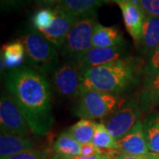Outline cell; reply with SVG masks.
I'll use <instances>...</instances> for the list:
<instances>
[{
	"instance_id": "2",
	"label": "cell",
	"mask_w": 159,
	"mask_h": 159,
	"mask_svg": "<svg viewBox=\"0 0 159 159\" xmlns=\"http://www.w3.org/2000/svg\"><path fill=\"white\" fill-rule=\"evenodd\" d=\"M134 80V65L129 58L124 57L84 71L81 90H97L117 95L130 87Z\"/></svg>"
},
{
	"instance_id": "7",
	"label": "cell",
	"mask_w": 159,
	"mask_h": 159,
	"mask_svg": "<svg viewBox=\"0 0 159 159\" xmlns=\"http://www.w3.org/2000/svg\"><path fill=\"white\" fill-rule=\"evenodd\" d=\"M82 74L79 63L60 64L52 74V81L57 93L76 99L82 88Z\"/></svg>"
},
{
	"instance_id": "27",
	"label": "cell",
	"mask_w": 159,
	"mask_h": 159,
	"mask_svg": "<svg viewBox=\"0 0 159 159\" xmlns=\"http://www.w3.org/2000/svg\"><path fill=\"white\" fill-rule=\"evenodd\" d=\"M31 0H0V6L3 11H16L30 3Z\"/></svg>"
},
{
	"instance_id": "28",
	"label": "cell",
	"mask_w": 159,
	"mask_h": 159,
	"mask_svg": "<svg viewBox=\"0 0 159 159\" xmlns=\"http://www.w3.org/2000/svg\"><path fill=\"white\" fill-rule=\"evenodd\" d=\"M98 154H103L102 150L97 148L92 142L89 143H85L80 145V156H94V155H98Z\"/></svg>"
},
{
	"instance_id": "35",
	"label": "cell",
	"mask_w": 159,
	"mask_h": 159,
	"mask_svg": "<svg viewBox=\"0 0 159 159\" xmlns=\"http://www.w3.org/2000/svg\"><path fill=\"white\" fill-rule=\"evenodd\" d=\"M131 1H133L135 5H137L138 6V4H139V2H140V0H131Z\"/></svg>"
},
{
	"instance_id": "33",
	"label": "cell",
	"mask_w": 159,
	"mask_h": 159,
	"mask_svg": "<svg viewBox=\"0 0 159 159\" xmlns=\"http://www.w3.org/2000/svg\"><path fill=\"white\" fill-rule=\"evenodd\" d=\"M50 159H65L62 156H59V155H57V154H55L53 157H51Z\"/></svg>"
},
{
	"instance_id": "20",
	"label": "cell",
	"mask_w": 159,
	"mask_h": 159,
	"mask_svg": "<svg viewBox=\"0 0 159 159\" xmlns=\"http://www.w3.org/2000/svg\"><path fill=\"white\" fill-rule=\"evenodd\" d=\"M96 124L97 123L93 122L90 119H80L66 131L80 144L89 143L92 142L95 134Z\"/></svg>"
},
{
	"instance_id": "32",
	"label": "cell",
	"mask_w": 159,
	"mask_h": 159,
	"mask_svg": "<svg viewBox=\"0 0 159 159\" xmlns=\"http://www.w3.org/2000/svg\"><path fill=\"white\" fill-rule=\"evenodd\" d=\"M148 154L145 156H132L127 154L120 153L113 157V159H148Z\"/></svg>"
},
{
	"instance_id": "34",
	"label": "cell",
	"mask_w": 159,
	"mask_h": 159,
	"mask_svg": "<svg viewBox=\"0 0 159 159\" xmlns=\"http://www.w3.org/2000/svg\"><path fill=\"white\" fill-rule=\"evenodd\" d=\"M148 159H157V158H156L155 157L153 156V154L152 153H148Z\"/></svg>"
},
{
	"instance_id": "31",
	"label": "cell",
	"mask_w": 159,
	"mask_h": 159,
	"mask_svg": "<svg viewBox=\"0 0 159 159\" xmlns=\"http://www.w3.org/2000/svg\"><path fill=\"white\" fill-rule=\"evenodd\" d=\"M108 154H98V155H94V156H89V157H86V156H74V157H63L65 159H105L106 156Z\"/></svg>"
},
{
	"instance_id": "23",
	"label": "cell",
	"mask_w": 159,
	"mask_h": 159,
	"mask_svg": "<svg viewBox=\"0 0 159 159\" xmlns=\"http://www.w3.org/2000/svg\"><path fill=\"white\" fill-rule=\"evenodd\" d=\"M159 90V73L153 76L145 77L143 88H142V96H141V104L144 103L146 101L153 96L154 94Z\"/></svg>"
},
{
	"instance_id": "9",
	"label": "cell",
	"mask_w": 159,
	"mask_h": 159,
	"mask_svg": "<svg viewBox=\"0 0 159 159\" xmlns=\"http://www.w3.org/2000/svg\"><path fill=\"white\" fill-rule=\"evenodd\" d=\"M119 6L125 29L133 38L134 43L139 45L142 39L145 14L142 9L131 0H111Z\"/></svg>"
},
{
	"instance_id": "18",
	"label": "cell",
	"mask_w": 159,
	"mask_h": 159,
	"mask_svg": "<svg viewBox=\"0 0 159 159\" xmlns=\"http://www.w3.org/2000/svg\"><path fill=\"white\" fill-rule=\"evenodd\" d=\"M142 123L148 149L156 158L159 159V114H148Z\"/></svg>"
},
{
	"instance_id": "24",
	"label": "cell",
	"mask_w": 159,
	"mask_h": 159,
	"mask_svg": "<svg viewBox=\"0 0 159 159\" xmlns=\"http://www.w3.org/2000/svg\"><path fill=\"white\" fill-rule=\"evenodd\" d=\"M148 57V62L144 67L145 77L153 76L159 73V46Z\"/></svg>"
},
{
	"instance_id": "15",
	"label": "cell",
	"mask_w": 159,
	"mask_h": 159,
	"mask_svg": "<svg viewBox=\"0 0 159 159\" xmlns=\"http://www.w3.org/2000/svg\"><path fill=\"white\" fill-rule=\"evenodd\" d=\"M159 46V17L146 16L138 47L143 55L149 56Z\"/></svg>"
},
{
	"instance_id": "11",
	"label": "cell",
	"mask_w": 159,
	"mask_h": 159,
	"mask_svg": "<svg viewBox=\"0 0 159 159\" xmlns=\"http://www.w3.org/2000/svg\"><path fill=\"white\" fill-rule=\"evenodd\" d=\"M117 149L119 152L132 156H145L149 149L143 129V123L140 120L126 134L116 140Z\"/></svg>"
},
{
	"instance_id": "22",
	"label": "cell",
	"mask_w": 159,
	"mask_h": 159,
	"mask_svg": "<svg viewBox=\"0 0 159 159\" xmlns=\"http://www.w3.org/2000/svg\"><path fill=\"white\" fill-rule=\"evenodd\" d=\"M54 8H41L32 17V26L38 31L49 29L55 19Z\"/></svg>"
},
{
	"instance_id": "6",
	"label": "cell",
	"mask_w": 159,
	"mask_h": 159,
	"mask_svg": "<svg viewBox=\"0 0 159 159\" xmlns=\"http://www.w3.org/2000/svg\"><path fill=\"white\" fill-rule=\"evenodd\" d=\"M0 125L1 131L18 135L25 136L32 132L26 117L10 94H3L1 97Z\"/></svg>"
},
{
	"instance_id": "1",
	"label": "cell",
	"mask_w": 159,
	"mask_h": 159,
	"mask_svg": "<svg viewBox=\"0 0 159 159\" xmlns=\"http://www.w3.org/2000/svg\"><path fill=\"white\" fill-rule=\"evenodd\" d=\"M9 94L26 117L35 135L48 134L54 124L51 85L44 74L29 66L11 69L6 77Z\"/></svg>"
},
{
	"instance_id": "19",
	"label": "cell",
	"mask_w": 159,
	"mask_h": 159,
	"mask_svg": "<svg viewBox=\"0 0 159 159\" xmlns=\"http://www.w3.org/2000/svg\"><path fill=\"white\" fill-rule=\"evenodd\" d=\"M80 143L70 135L67 131L62 132L53 144L55 154L62 157H74L80 153Z\"/></svg>"
},
{
	"instance_id": "16",
	"label": "cell",
	"mask_w": 159,
	"mask_h": 159,
	"mask_svg": "<svg viewBox=\"0 0 159 159\" xmlns=\"http://www.w3.org/2000/svg\"><path fill=\"white\" fill-rule=\"evenodd\" d=\"M109 2L111 0H62L56 7L74 17H80L96 12L98 7Z\"/></svg>"
},
{
	"instance_id": "36",
	"label": "cell",
	"mask_w": 159,
	"mask_h": 159,
	"mask_svg": "<svg viewBox=\"0 0 159 159\" xmlns=\"http://www.w3.org/2000/svg\"><path fill=\"white\" fill-rule=\"evenodd\" d=\"M105 159H113V157H111L110 155H107V156H106V157H105Z\"/></svg>"
},
{
	"instance_id": "5",
	"label": "cell",
	"mask_w": 159,
	"mask_h": 159,
	"mask_svg": "<svg viewBox=\"0 0 159 159\" xmlns=\"http://www.w3.org/2000/svg\"><path fill=\"white\" fill-rule=\"evenodd\" d=\"M118 102L116 95L97 90H81L76 98L74 113L80 119H103L115 111Z\"/></svg>"
},
{
	"instance_id": "13",
	"label": "cell",
	"mask_w": 159,
	"mask_h": 159,
	"mask_svg": "<svg viewBox=\"0 0 159 159\" xmlns=\"http://www.w3.org/2000/svg\"><path fill=\"white\" fill-rule=\"evenodd\" d=\"M34 142L27 136L1 131L0 159H6L29 149H33Z\"/></svg>"
},
{
	"instance_id": "4",
	"label": "cell",
	"mask_w": 159,
	"mask_h": 159,
	"mask_svg": "<svg viewBox=\"0 0 159 159\" xmlns=\"http://www.w3.org/2000/svg\"><path fill=\"white\" fill-rule=\"evenodd\" d=\"M97 23V12L77 18L60 49L65 62L80 63L92 49L93 31Z\"/></svg>"
},
{
	"instance_id": "14",
	"label": "cell",
	"mask_w": 159,
	"mask_h": 159,
	"mask_svg": "<svg viewBox=\"0 0 159 159\" xmlns=\"http://www.w3.org/2000/svg\"><path fill=\"white\" fill-rule=\"evenodd\" d=\"M125 39L119 28L106 27L97 22L94 28L92 45L97 48H111L124 46Z\"/></svg>"
},
{
	"instance_id": "3",
	"label": "cell",
	"mask_w": 159,
	"mask_h": 159,
	"mask_svg": "<svg viewBox=\"0 0 159 159\" xmlns=\"http://www.w3.org/2000/svg\"><path fill=\"white\" fill-rule=\"evenodd\" d=\"M20 40L25 47L27 62L41 74H53L59 66V58L52 43L33 26L27 29Z\"/></svg>"
},
{
	"instance_id": "30",
	"label": "cell",
	"mask_w": 159,
	"mask_h": 159,
	"mask_svg": "<svg viewBox=\"0 0 159 159\" xmlns=\"http://www.w3.org/2000/svg\"><path fill=\"white\" fill-rule=\"evenodd\" d=\"M62 0H34L35 4L41 8H54L57 6Z\"/></svg>"
},
{
	"instance_id": "12",
	"label": "cell",
	"mask_w": 159,
	"mask_h": 159,
	"mask_svg": "<svg viewBox=\"0 0 159 159\" xmlns=\"http://www.w3.org/2000/svg\"><path fill=\"white\" fill-rule=\"evenodd\" d=\"M125 51L124 46L111 48H97L92 47L81 61L79 63L82 73L88 69L103 66L109 63L124 58Z\"/></svg>"
},
{
	"instance_id": "17",
	"label": "cell",
	"mask_w": 159,
	"mask_h": 159,
	"mask_svg": "<svg viewBox=\"0 0 159 159\" xmlns=\"http://www.w3.org/2000/svg\"><path fill=\"white\" fill-rule=\"evenodd\" d=\"M25 59V47L20 39L11 41L2 46L1 61L4 67L13 69L21 66V64Z\"/></svg>"
},
{
	"instance_id": "25",
	"label": "cell",
	"mask_w": 159,
	"mask_h": 159,
	"mask_svg": "<svg viewBox=\"0 0 159 159\" xmlns=\"http://www.w3.org/2000/svg\"><path fill=\"white\" fill-rule=\"evenodd\" d=\"M6 159H50V153L47 150L33 148L21 153L16 154Z\"/></svg>"
},
{
	"instance_id": "21",
	"label": "cell",
	"mask_w": 159,
	"mask_h": 159,
	"mask_svg": "<svg viewBox=\"0 0 159 159\" xmlns=\"http://www.w3.org/2000/svg\"><path fill=\"white\" fill-rule=\"evenodd\" d=\"M92 143L97 148L102 150V153H104V150H118L116 139L111 135L105 125L102 123L96 124V131L92 140Z\"/></svg>"
},
{
	"instance_id": "8",
	"label": "cell",
	"mask_w": 159,
	"mask_h": 159,
	"mask_svg": "<svg viewBox=\"0 0 159 159\" xmlns=\"http://www.w3.org/2000/svg\"><path fill=\"white\" fill-rule=\"evenodd\" d=\"M141 110L136 100H130L118 109L104 123L111 135L119 140L140 121Z\"/></svg>"
},
{
	"instance_id": "26",
	"label": "cell",
	"mask_w": 159,
	"mask_h": 159,
	"mask_svg": "<svg viewBox=\"0 0 159 159\" xmlns=\"http://www.w3.org/2000/svg\"><path fill=\"white\" fill-rule=\"evenodd\" d=\"M138 6L145 16L159 17V0H140Z\"/></svg>"
},
{
	"instance_id": "10",
	"label": "cell",
	"mask_w": 159,
	"mask_h": 159,
	"mask_svg": "<svg viewBox=\"0 0 159 159\" xmlns=\"http://www.w3.org/2000/svg\"><path fill=\"white\" fill-rule=\"evenodd\" d=\"M55 9V19L49 29L39 31L56 49L62 48L66 36L76 21L77 18L63 11L57 7Z\"/></svg>"
},
{
	"instance_id": "29",
	"label": "cell",
	"mask_w": 159,
	"mask_h": 159,
	"mask_svg": "<svg viewBox=\"0 0 159 159\" xmlns=\"http://www.w3.org/2000/svg\"><path fill=\"white\" fill-rule=\"evenodd\" d=\"M155 106H158L159 107V90L157 91L153 96H151V97L148 99V101L141 104V107H142L143 110H150L152 109Z\"/></svg>"
}]
</instances>
